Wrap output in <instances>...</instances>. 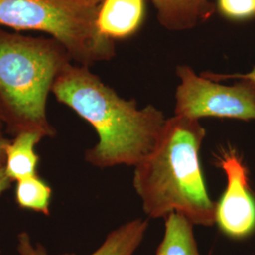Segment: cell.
<instances>
[{
	"label": "cell",
	"mask_w": 255,
	"mask_h": 255,
	"mask_svg": "<svg viewBox=\"0 0 255 255\" xmlns=\"http://www.w3.org/2000/svg\"><path fill=\"white\" fill-rule=\"evenodd\" d=\"M51 92L96 129L99 142L84 157L99 168L135 166L153 149L166 120L153 105L139 109L134 100L119 97L84 65L66 64Z\"/></svg>",
	"instance_id": "1"
},
{
	"label": "cell",
	"mask_w": 255,
	"mask_h": 255,
	"mask_svg": "<svg viewBox=\"0 0 255 255\" xmlns=\"http://www.w3.org/2000/svg\"><path fill=\"white\" fill-rule=\"evenodd\" d=\"M206 130L197 119L173 116L165 120L153 149L134 166L133 187L150 219L171 213L194 225L216 224V205L207 191L200 150Z\"/></svg>",
	"instance_id": "2"
},
{
	"label": "cell",
	"mask_w": 255,
	"mask_h": 255,
	"mask_svg": "<svg viewBox=\"0 0 255 255\" xmlns=\"http://www.w3.org/2000/svg\"><path fill=\"white\" fill-rule=\"evenodd\" d=\"M72 60L53 38L25 36L0 27V103L14 135L24 130L55 135L46 101L57 76Z\"/></svg>",
	"instance_id": "3"
},
{
	"label": "cell",
	"mask_w": 255,
	"mask_h": 255,
	"mask_svg": "<svg viewBox=\"0 0 255 255\" xmlns=\"http://www.w3.org/2000/svg\"><path fill=\"white\" fill-rule=\"evenodd\" d=\"M99 9L90 0H0V27L44 32L89 67L116 55L114 41L98 27Z\"/></svg>",
	"instance_id": "4"
},
{
	"label": "cell",
	"mask_w": 255,
	"mask_h": 255,
	"mask_svg": "<svg viewBox=\"0 0 255 255\" xmlns=\"http://www.w3.org/2000/svg\"><path fill=\"white\" fill-rule=\"evenodd\" d=\"M180 83L175 93L174 116L192 119L220 118L255 120V84L239 80L233 85L197 75L190 66L176 68Z\"/></svg>",
	"instance_id": "5"
},
{
	"label": "cell",
	"mask_w": 255,
	"mask_h": 255,
	"mask_svg": "<svg viewBox=\"0 0 255 255\" xmlns=\"http://www.w3.org/2000/svg\"><path fill=\"white\" fill-rule=\"evenodd\" d=\"M227 186L216 205V224L227 237L242 240L255 233V197L249 184L246 165L235 150L219 157Z\"/></svg>",
	"instance_id": "6"
},
{
	"label": "cell",
	"mask_w": 255,
	"mask_h": 255,
	"mask_svg": "<svg viewBox=\"0 0 255 255\" xmlns=\"http://www.w3.org/2000/svg\"><path fill=\"white\" fill-rule=\"evenodd\" d=\"M147 228V219L128 221L112 231L101 246L90 255H133L144 240ZM17 240V252L20 255H48L46 248L41 244H33L26 232L19 234Z\"/></svg>",
	"instance_id": "7"
},
{
	"label": "cell",
	"mask_w": 255,
	"mask_h": 255,
	"mask_svg": "<svg viewBox=\"0 0 255 255\" xmlns=\"http://www.w3.org/2000/svg\"><path fill=\"white\" fill-rule=\"evenodd\" d=\"M145 14V0H103L98 14V27L111 40L133 34Z\"/></svg>",
	"instance_id": "8"
},
{
	"label": "cell",
	"mask_w": 255,
	"mask_h": 255,
	"mask_svg": "<svg viewBox=\"0 0 255 255\" xmlns=\"http://www.w3.org/2000/svg\"><path fill=\"white\" fill-rule=\"evenodd\" d=\"M160 24L169 30H185L212 16L215 6L209 0H151Z\"/></svg>",
	"instance_id": "9"
},
{
	"label": "cell",
	"mask_w": 255,
	"mask_h": 255,
	"mask_svg": "<svg viewBox=\"0 0 255 255\" xmlns=\"http://www.w3.org/2000/svg\"><path fill=\"white\" fill-rule=\"evenodd\" d=\"M43 138L37 131L24 130L16 133L13 140H9L6 147L4 167L11 182H19L38 175L40 158L35 151V146Z\"/></svg>",
	"instance_id": "10"
},
{
	"label": "cell",
	"mask_w": 255,
	"mask_h": 255,
	"mask_svg": "<svg viewBox=\"0 0 255 255\" xmlns=\"http://www.w3.org/2000/svg\"><path fill=\"white\" fill-rule=\"evenodd\" d=\"M164 219V237L156 255H201L194 237L193 223L175 212Z\"/></svg>",
	"instance_id": "11"
},
{
	"label": "cell",
	"mask_w": 255,
	"mask_h": 255,
	"mask_svg": "<svg viewBox=\"0 0 255 255\" xmlns=\"http://www.w3.org/2000/svg\"><path fill=\"white\" fill-rule=\"evenodd\" d=\"M52 189L38 175L17 182L15 198L19 207L49 215Z\"/></svg>",
	"instance_id": "12"
},
{
	"label": "cell",
	"mask_w": 255,
	"mask_h": 255,
	"mask_svg": "<svg viewBox=\"0 0 255 255\" xmlns=\"http://www.w3.org/2000/svg\"><path fill=\"white\" fill-rule=\"evenodd\" d=\"M220 13L232 20L255 17V0H218Z\"/></svg>",
	"instance_id": "13"
},
{
	"label": "cell",
	"mask_w": 255,
	"mask_h": 255,
	"mask_svg": "<svg viewBox=\"0 0 255 255\" xmlns=\"http://www.w3.org/2000/svg\"><path fill=\"white\" fill-rule=\"evenodd\" d=\"M202 76L208 78L210 80L220 82L225 80H246L250 82H254L255 84V66L252 71L245 74H232V75H224V74H215L206 72L201 74Z\"/></svg>",
	"instance_id": "14"
},
{
	"label": "cell",
	"mask_w": 255,
	"mask_h": 255,
	"mask_svg": "<svg viewBox=\"0 0 255 255\" xmlns=\"http://www.w3.org/2000/svg\"><path fill=\"white\" fill-rule=\"evenodd\" d=\"M3 122L0 121V166L5 165L6 161V147L9 144V140L7 139L2 130L3 128Z\"/></svg>",
	"instance_id": "15"
},
{
	"label": "cell",
	"mask_w": 255,
	"mask_h": 255,
	"mask_svg": "<svg viewBox=\"0 0 255 255\" xmlns=\"http://www.w3.org/2000/svg\"><path fill=\"white\" fill-rule=\"evenodd\" d=\"M11 181L9 180V177L7 176L4 165L0 166V195L7 189L10 187Z\"/></svg>",
	"instance_id": "16"
},
{
	"label": "cell",
	"mask_w": 255,
	"mask_h": 255,
	"mask_svg": "<svg viewBox=\"0 0 255 255\" xmlns=\"http://www.w3.org/2000/svg\"><path fill=\"white\" fill-rule=\"evenodd\" d=\"M0 121H2L3 123L5 122V115H4V111H3L1 103H0Z\"/></svg>",
	"instance_id": "17"
},
{
	"label": "cell",
	"mask_w": 255,
	"mask_h": 255,
	"mask_svg": "<svg viewBox=\"0 0 255 255\" xmlns=\"http://www.w3.org/2000/svg\"><path fill=\"white\" fill-rule=\"evenodd\" d=\"M92 1L94 4H97V5H101V2L103 1V0H90Z\"/></svg>",
	"instance_id": "18"
}]
</instances>
